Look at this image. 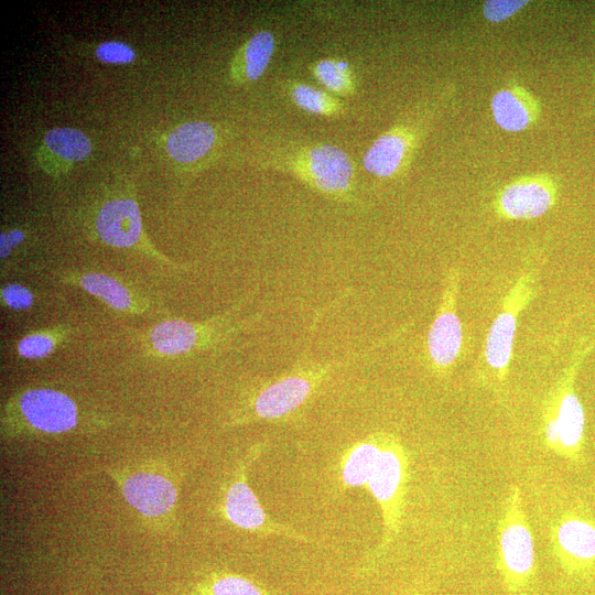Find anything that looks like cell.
<instances>
[{"mask_svg":"<svg viewBox=\"0 0 595 595\" xmlns=\"http://www.w3.org/2000/svg\"><path fill=\"white\" fill-rule=\"evenodd\" d=\"M558 186L547 174L519 177L498 193L495 208L506 219H533L544 215L555 204Z\"/></svg>","mask_w":595,"mask_h":595,"instance_id":"9","label":"cell"},{"mask_svg":"<svg viewBox=\"0 0 595 595\" xmlns=\"http://www.w3.org/2000/svg\"><path fill=\"white\" fill-rule=\"evenodd\" d=\"M166 595H280L259 581L227 570H212Z\"/></svg>","mask_w":595,"mask_h":595,"instance_id":"20","label":"cell"},{"mask_svg":"<svg viewBox=\"0 0 595 595\" xmlns=\"http://www.w3.org/2000/svg\"><path fill=\"white\" fill-rule=\"evenodd\" d=\"M97 58L110 64H128L134 61L133 48L120 41H106L99 44L95 51Z\"/></svg>","mask_w":595,"mask_h":595,"instance_id":"28","label":"cell"},{"mask_svg":"<svg viewBox=\"0 0 595 595\" xmlns=\"http://www.w3.org/2000/svg\"><path fill=\"white\" fill-rule=\"evenodd\" d=\"M383 342L365 350L347 354L340 359L301 365L261 385L248 397L231 419V425L259 421H281L303 408L335 370L370 355Z\"/></svg>","mask_w":595,"mask_h":595,"instance_id":"2","label":"cell"},{"mask_svg":"<svg viewBox=\"0 0 595 595\" xmlns=\"http://www.w3.org/2000/svg\"><path fill=\"white\" fill-rule=\"evenodd\" d=\"M218 315L202 322L180 318L162 321L152 326L148 334V346L159 356H180L217 344L237 329L230 314Z\"/></svg>","mask_w":595,"mask_h":595,"instance_id":"7","label":"cell"},{"mask_svg":"<svg viewBox=\"0 0 595 595\" xmlns=\"http://www.w3.org/2000/svg\"><path fill=\"white\" fill-rule=\"evenodd\" d=\"M554 555L566 571L577 572L595 563V521L578 513L564 515L552 528Z\"/></svg>","mask_w":595,"mask_h":595,"instance_id":"12","label":"cell"},{"mask_svg":"<svg viewBox=\"0 0 595 595\" xmlns=\"http://www.w3.org/2000/svg\"><path fill=\"white\" fill-rule=\"evenodd\" d=\"M25 235L20 229L2 231L0 234V257L7 259L12 250L24 241Z\"/></svg>","mask_w":595,"mask_h":595,"instance_id":"29","label":"cell"},{"mask_svg":"<svg viewBox=\"0 0 595 595\" xmlns=\"http://www.w3.org/2000/svg\"><path fill=\"white\" fill-rule=\"evenodd\" d=\"M382 432L374 433L345 450L338 465L343 489L366 488L377 468L385 441Z\"/></svg>","mask_w":595,"mask_h":595,"instance_id":"19","label":"cell"},{"mask_svg":"<svg viewBox=\"0 0 595 595\" xmlns=\"http://www.w3.org/2000/svg\"><path fill=\"white\" fill-rule=\"evenodd\" d=\"M420 128L418 122L403 121L380 134L364 154V169L382 178L401 172L420 142Z\"/></svg>","mask_w":595,"mask_h":595,"instance_id":"11","label":"cell"},{"mask_svg":"<svg viewBox=\"0 0 595 595\" xmlns=\"http://www.w3.org/2000/svg\"><path fill=\"white\" fill-rule=\"evenodd\" d=\"M91 152V142L80 130L54 128L48 130L36 152V160L46 173L58 176Z\"/></svg>","mask_w":595,"mask_h":595,"instance_id":"17","label":"cell"},{"mask_svg":"<svg viewBox=\"0 0 595 595\" xmlns=\"http://www.w3.org/2000/svg\"><path fill=\"white\" fill-rule=\"evenodd\" d=\"M490 109L498 127L508 132L528 129L540 116L538 100L520 85L498 89L490 99Z\"/></svg>","mask_w":595,"mask_h":595,"instance_id":"18","label":"cell"},{"mask_svg":"<svg viewBox=\"0 0 595 595\" xmlns=\"http://www.w3.org/2000/svg\"><path fill=\"white\" fill-rule=\"evenodd\" d=\"M409 477L410 461L405 447L394 435L386 433L377 468L366 487L380 510L383 533L365 564L366 569L382 556L400 531Z\"/></svg>","mask_w":595,"mask_h":595,"instance_id":"5","label":"cell"},{"mask_svg":"<svg viewBox=\"0 0 595 595\" xmlns=\"http://www.w3.org/2000/svg\"><path fill=\"white\" fill-rule=\"evenodd\" d=\"M64 280L118 312L138 315L147 313L151 306L149 300L136 289L104 272H72Z\"/></svg>","mask_w":595,"mask_h":595,"instance_id":"16","label":"cell"},{"mask_svg":"<svg viewBox=\"0 0 595 595\" xmlns=\"http://www.w3.org/2000/svg\"><path fill=\"white\" fill-rule=\"evenodd\" d=\"M457 281L455 277L447 281L428 334L429 356L439 371H445L453 365L462 347V324L455 307Z\"/></svg>","mask_w":595,"mask_h":595,"instance_id":"13","label":"cell"},{"mask_svg":"<svg viewBox=\"0 0 595 595\" xmlns=\"http://www.w3.org/2000/svg\"><path fill=\"white\" fill-rule=\"evenodd\" d=\"M591 347V344L582 343L577 348L563 377L550 393L543 412L545 446L555 455L571 462H580L583 457L585 414L574 382L581 361Z\"/></svg>","mask_w":595,"mask_h":595,"instance_id":"4","label":"cell"},{"mask_svg":"<svg viewBox=\"0 0 595 595\" xmlns=\"http://www.w3.org/2000/svg\"><path fill=\"white\" fill-rule=\"evenodd\" d=\"M65 337L66 332L58 327L31 332L19 339L17 353L25 359H42L50 356Z\"/></svg>","mask_w":595,"mask_h":595,"instance_id":"25","label":"cell"},{"mask_svg":"<svg viewBox=\"0 0 595 595\" xmlns=\"http://www.w3.org/2000/svg\"><path fill=\"white\" fill-rule=\"evenodd\" d=\"M528 3L527 0H488L483 4V15L489 22L500 23L513 17Z\"/></svg>","mask_w":595,"mask_h":595,"instance_id":"27","label":"cell"},{"mask_svg":"<svg viewBox=\"0 0 595 595\" xmlns=\"http://www.w3.org/2000/svg\"><path fill=\"white\" fill-rule=\"evenodd\" d=\"M285 90L290 100L305 112L322 117H339L345 110L339 98L306 83L288 82Z\"/></svg>","mask_w":595,"mask_h":595,"instance_id":"23","label":"cell"},{"mask_svg":"<svg viewBox=\"0 0 595 595\" xmlns=\"http://www.w3.org/2000/svg\"><path fill=\"white\" fill-rule=\"evenodd\" d=\"M497 567L508 595H536L533 536L520 488L511 486L498 522Z\"/></svg>","mask_w":595,"mask_h":595,"instance_id":"3","label":"cell"},{"mask_svg":"<svg viewBox=\"0 0 595 595\" xmlns=\"http://www.w3.org/2000/svg\"><path fill=\"white\" fill-rule=\"evenodd\" d=\"M313 77L334 96H349L356 90V76L350 64L337 57L314 62L311 66Z\"/></svg>","mask_w":595,"mask_h":595,"instance_id":"24","label":"cell"},{"mask_svg":"<svg viewBox=\"0 0 595 595\" xmlns=\"http://www.w3.org/2000/svg\"><path fill=\"white\" fill-rule=\"evenodd\" d=\"M531 296V277L522 275L505 300L504 307L494 320L485 343L488 366L504 379L512 356L517 317Z\"/></svg>","mask_w":595,"mask_h":595,"instance_id":"10","label":"cell"},{"mask_svg":"<svg viewBox=\"0 0 595 595\" xmlns=\"http://www.w3.org/2000/svg\"><path fill=\"white\" fill-rule=\"evenodd\" d=\"M118 483L128 504L145 517H163L176 504L175 485L159 473L134 472L122 477Z\"/></svg>","mask_w":595,"mask_h":595,"instance_id":"14","label":"cell"},{"mask_svg":"<svg viewBox=\"0 0 595 595\" xmlns=\"http://www.w3.org/2000/svg\"><path fill=\"white\" fill-rule=\"evenodd\" d=\"M95 228L98 237L116 248L136 246L142 237V223L138 203L130 197L106 202L98 210Z\"/></svg>","mask_w":595,"mask_h":595,"instance_id":"15","label":"cell"},{"mask_svg":"<svg viewBox=\"0 0 595 595\" xmlns=\"http://www.w3.org/2000/svg\"><path fill=\"white\" fill-rule=\"evenodd\" d=\"M217 131L205 121H188L177 126L166 138L170 156L181 163H193L215 147Z\"/></svg>","mask_w":595,"mask_h":595,"instance_id":"22","label":"cell"},{"mask_svg":"<svg viewBox=\"0 0 595 595\" xmlns=\"http://www.w3.org/2000/svg\"><path fill=\"white\" fill-rule=\"evenodd\" d=\"M264 450L263 443L253 445L237 463L221 496L220 512L232 526L261 534L277 536L300 542H312L292 527L273 520L264 510L248 483V470Z\"/></svg>","mask_w":595,"mask_h":595,"instance_id":"6","label":"cell"},{"mask_svg":"<svg viewBox=\"0 0 595 595\" xmlns=\"http://www.w3.org/2000/svg\"><path fill=\"white\" fill-rule=\"evenodd\" d=\"M261 163L289 173L332 201L355 202V167L350 155L336 144L295 139L269 140Z\"/></svg>","mask_w":595,"mask_h":595,"instance_id":"1","label":"cell"},{"mask_svg":"<svg viewBox=\"0 0 595 595\" xmlns=\"http://www.w3.org/2000/svg\"><path fill=\"white\" fill-rule=\"evenodd\" d=\"M14 411L26 428L48 434L71 431L79 420L75 401L51 388L23 391L14 400Z\"/></svg>","mask_w":595,"mask_h":595,"instance_id":"8","label":"cell"},{"mask_svg":"<svg viewBox=\"0 0 595 595\" xmlns=\"http://www.w3.org/2000/svg\"><path fill=\"white\" fill-rule=\"evenodd\" d=\"M275 48V37L269 30L253 33L235 53L229 68L234 84L245 85L259 79L268 68Z\"/></svg>","mask_w":595,"mask_h":595,"instance_id":"21","label":"cell"},{"mask_svg":"<svg viewBox=\"0 0 595 595\" xmlns=\"http://www.w3.org/2000/svg\"><path fill=\"white\" fill-rule=\"evenodd\" d=\"M0 298L6 307L17 312L31 309L35 301L34 293L20 283L3 285L0 290Z\"/></svg>","mask_w":595,"mask_h":595,"instance_id":"26","label":"cell"}]
</instances>
